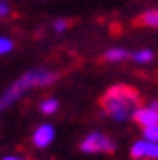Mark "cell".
Returning <instances> with one entry per match:
<instances>
[{"instance_id": "obj_1", "label": "cell", "mask_w": 158, "mask_h": 160, "mask_svg": "<svg viewBox=\"0 0 158 160\" xmlns=\"http://www.w3.org/2000/svg\"><path fill=\"white\" fill-rule=\"evenodd\" d=\"M139 93L131 86L118 84L105 92V95L101 97V107L114 122H126L133 118L135 111L139 109Z\"/></svg>"}, {"instance_id": "obj_2", "label": "cell", "mask_w": 158, "mask_h": 160, "mask_svg": "<svg viewBox=\"0 0 158 160\" xmlns=\"http://www.w3.org/2000/svg\"><path fill=\"white\" fill-rule=\"evenodd\" d=\"M55 72H50L46 69H32L29 72H25L19 80H15V82L4 92V95L0 97V112H2L4 109H8L13 101H17L19 97H21L29 88H34V86H48L52 84L55 80Z\"/></svg>"}, {"instance_id": "obj_3", "label": "cell", "mask_w": 158, "mask_h": 160, "mask_svg": "<svg viewBox=\"0 0 158 160\" xmlns=\"http://www.w3.org/2000/svg\"><path fill=\"white\" fill-rule=\"evenodd\" d=\"M116 149V143L112 139L101 132H93L90 135L84 137V141L80 143V151L82 152H88V154H93V152H114Z\"/></svg>"}, {"instance_id": "obj_4", "label": "cell", "mask_w": 158, "mask_h": 160, "mask_svg": "<svg viewBox=\"0 0 158 160\" xmlns=\"http://www.w3.org/2000/svg\"><path fill=\"white\" fill-rule=\"evenodd\" d=\"M133 120L141 128H151L158 124V101L149 103L147 107H139L133 114Z\"/></svg>"}, {"instance_id": "obj_5", "label": "cell", "mask_w": 158, "mask_h": 160, "mask_svg": "<svg viewBox=\"0 0 158 160\" xmlns=\"http://www.w3.org/2000/svg\"><path fill=\"white\" fill-rule=\"evenodd\" d=\"M131 158L141 160V158H158V143L147 141V139H141L131 145Z\"/></svg>"}, {"instance_id": "obj_6", "label": "cell", "mask_w": 158, "mask_h": 160, "mask_svg": "<svg viewBox=\"0 0 158 160\" xmlns=\"http://www.w3.org/2000/svg\"><path fill=\"white\" fill-rule=\"evenodd\" d=\"M53 137H55V130L52 124H42V126H38L32 133V145L38 147V149H46L52 145L53 141Z\"/></svg>"}, {"instance_id": "obj_7", "label": "cell", "mask_w": 158, "mask_h": 160, "mask_svg": "<svg viewBox=\"0 0 158 160\" xmlns=\"http://www.w3.org/2000/svg\"><path fill=\"white\" fill-rule=\"evenodd\" d=\"M135 25H141V27H154V29H158V10H149V12L141 13L139 19L135 21Z\"/></svg>"}, {"instance_id": "obj_8", "label": "cell", "mask_w": 158, "mask_h": 160, "mask_svg": "<svg viewBox=\"0 0 158 160\" xmlns=\"http://www.w3.org/2000/svg\"><path fill=\"white\" fill-rule=\"evenodd\" d=\"M57 107H59V101L55 97H48V99H44V101L40 103V111L44 114H53L57 111Z\"/></svg>"}, {"instance_id": "obj_9", "label": "cell", "mask_w": 158, "mask_h": 160, "mask_svg": "<svg viewBox=\"0 0 158 160\" xmlns=\"http://www.w3.org/2000/svg\"><path fill=\"white\" fill-rule=\"evenodd\" d=\"M130 53L126 52V50H122V48H114V50H109L107 53H105V59L107 61H122V59H126Z\"/></svg>"}, {"instance_id": "obj_10", "label": "cell", "mask_w": 158, "mask_h": 160, "mask_svg": "<svg viewBox=\"0 0 158 160\" xmlns=\"http://www.w3.org/2000/svg\"><path fill=\"white\" fill-rule=\"evenodd\" d=\"M131 57L137 63H149V61H152V52L151 50H139V52H135Z\"/></svg>"}, {"instance_id": "obj_11", "label": "cell", "mask_w": 158, "mask_h": 160, "mask_svg": "<svg viewBox=\"0 0 158 160\" xmlns=\"http://www.w3.org/2000/svg\"><path fill=\"white\" fill-rule=\"evenodd\" d=\"M143 135H145L147 141L158 143V124L156 126H151V128H143Z\"/></svg>"}, {"instance_id": "obj_12", "label": "cell", "mask_w": 158, "mask_h": 160, "mask_svg": "<svg viewBox=\"0 0 158 160\" xmlns=\"http://www.w3.org/2000/svg\"><path fill=\"white\" fill-rule=\"evenodd\" d=\"M12 50H13V42H12V40L6 38V36H0V55H4V53H8Z\"/></svg>"}, {"instance_id": "obj_13", "label": "cell", "mask_w": 158, "mask_h": 160, "mask_svg": "<svg viewBox=\"0 0 158 160\" xmlns=\"http://www.w3.org/2000/svg\"><path fill=\"white\" fill-rule=\"evenodd\" d=\"M69 27V21H63V19H61V21H55L53 23V29L57 31V32H61V31H65Z\"/></svg>"}, {"instance_id": "obj_14", "label": "cell", "mask_w": 158, "mask_h": 160, "mask_svg": "<svg viewBox=\"0 0 158 160\" xmlns=\"http://www.w3.org/2000/svg\"><path fill=\"white\" fill-rule=\"evenodd\" d=\"M8 13H10L8 4L4 2V0H0V17H4V15H8Z\"/></svg>"}, {"instance_id": "obj_15", "label": "cell", "mask_w": 158, "mask_h": 160, "mask_svg": "<svg viewBox=\"0 0 158 160\" xmlns=\"http://www.w3.org/2000/svg\"><path fill=\"white\" fill-rule=\"evenodd\" d=\"M2 160H25V158H19V156H4Z\"/></svg>"}]
</instances>
